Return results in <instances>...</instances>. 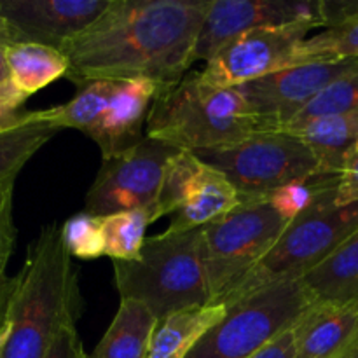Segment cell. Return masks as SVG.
Returning a JSON list of instances; mask_svg holds the SVG:
<instances>
[{
    "label": "cell",
    "instance_id": "1",
    "mask_svg": "<svg viewBox=\"0 0 358 358\" xmlns=\"http://www.w3.org/2000/svg\"><path fill=\"white\" fill-rule=\"evenodd\" d=\"M212 0H112L105 13L62 49L66 79H150L177 86L194 63V48Z\"/></svg>",
    "mask_w": 358,
    "mask_h": 358
},
{
    "label": "cell",
    "instance_id": "2",
    "mask_svg": "<svg viewBox=\"0 0 358 358\" xmlns=\"http://www.w3.org/2000/svg\"><path fill=\"white\" fill-rule=\"evenodd\" d=\"M70 259L62 227L45 226L14 276L0 358H45L59 325L70 317L79 318L83 299Z\"/></svg>",
    "mask_w": 358,
    "mask_h": 358
},
{
    "label": "cell",
    "instance_id": "3",
    "mask_svg": "<svg viewBox=\"0 0 358 358\" xmlns=\"http://www.w3.org/2000/svg\"><path fill=\"white\" fill-rule=\"evenodd\" d=\"M261 129L238 87L212 86L199 73H189L157 94L145 135L178 150L198 152L231 145Z\"/></svg>",
    "mask_w": 358,
    "mask_h": 358
},
{
    "label": "cell",
    "instance_id": "4",
    "mask_svg": "<svg viewBox=\"0 0 358 358\" xmlns=\"http://www.w3.org/2000/svg\"><path fill=\"white\" fill-rule=\"evenodd\" d=\"M201 247V229H168L147 238L135 261H112L121 299L145 304L157 320L212 304Z\"/></svg>",
    "mask_w": 358,
    "mask_h": 358
},
{
    "label": "cell",
    "instance_id": "5",
    "mask_svg": "<svg viewBox=\"0 0 358 358\" xmlns=\"http://www.w3.org/2000/svg\"><path fill=\"white\" fill-rule=\"evenodd\" d=\"M339 177H329L315 201L290 220L269 254L220 304H231L276 282L301 280L327 261L358 229V201L336 203Z\"/></svg>",
    "mask_w": 358,
    "mask_h": 358
},
{
    "label": "cell",
    "instance_id": "6",
    "mask_svg": "<svg viewBox=\"0 0 358 358\" xmlns=\"http://www.w3.org/2000/svg\"><path fill=\"white\" fill-rule=\"evenodd\" d=\"M315 304L303 280L266 285L234 303L187 358H250L292 329Z\"/></svg>",
    "mask_w": 358,
    "mask_h": 358
},
{
    "label": "cell",
    "instance_id": "7",
    "mask_svg": "<svg viewBox=\"0 0 358 358\" xmlns=\"http://www.w3.org/2000/svg\"><path fill=\"white\" fill-rule=\"evenodd\" d=\"M289 220L268 199H243L240 206L201 227L203 266L212 304L224 303L269 254Z\"/></svg>",
    "mask_w": 358,
    "mask_h": 358
},
{
    "label": "cell",
    "instance_id": "8",
    "mask_svg": "<svg viewBox=\"0 0 358 358\" xmlns=\"http://www.w3.org/2000/svg\"><path fill=\"white\" fill-rule=\"evenodd\" d=\"M194 154L226 175L241 199H268L283 185L322 175L310 147L285 129H261L231 145Z\"/></svg>",
    "mask_w": 358,
    "mask_h": 358
},
{
    "label": "cell",
    "instance_id": "9",
    "mask_svg": "<svg viewBox=\"0 0 358 358\" xmlns=\"http://www.w3.org/2000/svg\"><path fill=\"white\" fill-rule=\"evenodd\" d=\"M178 149L143 136L117 156L105 157L84 201V212L107 217L129 210H150L157 215V198L168 159Z\"/></svg>",
    "mask_w": 358,
    "mask_h": 358
},
{
    "label": "cell",
    "instance_id": "10",
    "mask_svg": "<svg viewBox=\"0 0 358 358\" xmlns=\"http://www.w3.org/2000/svg\"><path fill=\"white\" fill-rule=\"evenodd\" d=\"M310 24L262 27L231 38L206 62L201 79L212 86L240 87L297 65Z\"/></svg>",
    "mask_w": 358,
    "mask_h": 358
},
{
    "label": "cell",
    "instance_id": "11",
    "mask_svg": "<svg viewBox=\"0 0 358 358\" xmlns=\"http://www.w3.org/2000/svg\"><path fill=\"white\" fill-rule=\"evenodd\" d=\"M358 72V59H315L240 86L262 129H282L334 80Z\"/></svg>",
    "mask_w": 358,
    "mask_h": 358
},
{
    "label": "cell",
    "instance_id": "12",
    "mask_svg": "<svg viewBox=\"0 0 358 358\" xmlns=\"http://www.w3.org/2000/svg\"><path fill=\"white\" fill-rule=\"evenodd\" d=\"M324 28L322 0H212L194 48V63L208 62L226 42L262 27Z\"/></svg>",
    "mask_w": 358,
    "mask_h": 358
},
{
    "label": "cell",
    "instance_id": "13",
    "mask_svg": "<svg viewBox=\"0 0 358 358\" xmlns=\"http://www.w3.org/2000/svg\"><path fill=\"white\" fill-rule=\"evenodd\" d=\"M112 0H2L0 20L13 44L37 42L63 49L105 13Z\"/></svg>",
    "mask_w": 358,
    "mask_h": 358
},
{
    "label": "cell",
    "instance_id": "14",
    "mask_svg": "<svg viewBox=\"0 0 358 358\" xmlns=\"http://www.w3.org/2000/svg\"><path fill=\"white\" fill-rule=\"evenodd\" d=\"M161 91L159 84L150 79L112 80L110 93L90 135L103 159L140 143L145 136L143 126H147L150 107Z\"/></svg>",
    "mask_w": 358,
    "mask_h": 358
},
{
    "label": "cell",
    "instance_id": "15",
    "mask_svg": "<svg viewBox=\"0 0 358 358\" xmlns=\"http://www.w3.org/2000/svg\"><path fill=\"white\" fill-rule=\"evenodd\" d=\"M294 329L296 358H336L358 338V304L315 303Z\"/></svg>",
    "mask_w": 358,
    "mask_h": 358
},
{
    "label": "cell",
    "instance_id": "16",
    "mask_svg": "<svg viewBox=\"0 0 358 358\" xmlns=\"http://www.w3.org/2000/svg\"><path fill=\"white\" fill-rule=\"evenodd\" d=\"M243 201L240 192L215 168L203 164L187 198L171 215L170 231L201 229L233 212Z\"/></svg>",
    "mask_w": 358,
    "mask_h": 358
},
{
    "label": "cell",
    "instance_id": "17",
    "mask_svg": "<svg viewBox=\"0 0 358 358\" xmlns=\"http://www.w3.org/2000/svg\"><path fill=\"white\" fill-rule=\"evenodd\" d=\"M324 31L306 38L297 65L315 59H358V0H322Z\"/></svg>",
    "mask_w": 358,
    "mask_h": 358
},
{
    "label": "cell",
    "instance_id": "18",
    "mask_svg": "<svg viewBox=\"0 0 358 358\" xmlns=\"http://www.w3.org/2000/svg\"><path fill=\"white\" fill-rule=\"evenodd\" d=\"M226 315V304H206L161 318L154 327L147 358H187L203 336Z\"/></svg>",
    "mask_w": 358,
    "mask_h": 358
},
{
    "label": "cell",
    "instance_id": "19",
    "mask_svg": "<svg viewBox=\"0 0 358 358\" xmlns=\"http://www.w3.org/2000/svg\"><path fill=\"white\" fill-rule=\"evenodd\" d=\"M320 164L322 175L341 177L350 156L358 145V114L325 115L294 129Z\"/></svg>",
    "mask_w": 358,
    "mask_h": 358
},
{
    "label": "cell",
    "instance_id": "20",
    "mask_svg": "<svg viewBox=\"0 0 358 358\" xmlns=\"http://www.w3.org/2000/svg\"><path fill=\"white\" fill-rule=\"evenodd\" d=\"M157 318L145 304L121 299L114 320L90 358H147Z\"/></svg>",
    "mask_w": 358,
    "mask_h": 358
},
{
    "label": "cell",
    "instance_id": "21",
    "mask_svg": "<svg viewBox=\"0 0 358 358\" xmlns=\"http://www.w3.org/2000/svg\"><path fill=\"white\" fill-rule=\"evenodd\" d=\"M303 280L315 303H358V229Z\"/></svg>",
    "mask_w": 358,
    "mask_h": 358
},
{
    "label": "cell",
    "instance_id": "22",
    "mask_svg": "<svg viewBox=\"0 0 358 358\" xmlns=\"http://www.w3.org/2000/svg\"><path fill=\"white\" fill-rule=\"evenodd\" d=\"M9 80L27 96L44 90L69 72V59L62 49L37 42H17L6 51Z\"/></svg>",
    "mask_w": 358,
    "mask_h": 358
},
{
    "label": "cell",
    "instance_id": "23",
    "mask_svg": "<svg viewBox=\"0 0 358 358\" xmlns=\"http://www.w3.org/2000/svg\"><path fill=\"white\" fill-rule=\"evenodd\" d=\"M58 133L56 126L38 121L35 110L23 124L0 133V187L13 184L21 168Z\"/></svg>",
    "mask_w": 358,
    "mask_h": 358
},
{
    "label": "cell",
    "instance_id": "24",
    "mask_svg": "<svg viewBox=\"0 0 358 358\" xmlns=\"http://www.w3.org/2000/svg\"><path fill=\"white\" fill-rule=\"evenodd\" d=\"M156 220L150 210H129L101 217L105 255L112 261H135L147 240V227Z\"/></svg>",
    "mask_w": 358,
    "mask_h": 358
},
{
    "label": "cell",
    "instance_id": "25",
    "mask_svg": "<svg viewBox=\"0 0 358 358\" xmlns=\"http://www.w3.org/2000/svg\"><path fill=\"white\" fill-rule=\"evenodd\" d=\"M203 161L189 150H178L168 159L163 184L157 198V215H173L187 198L196 177L203 168Z\"/></svg>",
    "mask_w": 358,
    "mask_h": 358
},
{
    "label": "cell",
    "instance_id": "26",
    "mask_svg": "<svg viewBox=\"0 0 358 358\" xmlns=\"http://www.w3.org/2000/svg\"><path fill=\"white\" fill-rule=\"evenodd\" d=\"M345 114H358V72L334 80L282 129L299 128L313 119L325 117V115Z\"/></svg>",
    "mask_w": 358,
    "mask_h": 358
},
{
    "label": "cell",
    "instance_id": "27",
    "mask_svg": "<svg viewBox=\"0 0 358 358\" xmlns=\"http://www.w3.org/2000/svg\"><path fill=\"white\" fill-rule=\"evenodd\" d=\"M62 240L70 257L84 261L101 257L105 255L101 217L90 215L86 212L70 217L62 226Z\"/></svg>",
    "mask_w": 358,
    "mask_h": 358
},
{
    "label": "cell",
    "instance_id": "28",
    "mask_svg": "<svg viewBox=\"0 0 358 358\" xmlns=\"http://www.w3.org/2000/svg\"><path fill=\"white\" fill-rule=\"evenodd\" d=\"M329 177H338V175H320V177H315L311 180H299L283 185V187L276 189L275 192L268 196L269 205L283 219L290 222L296 217H299L315 201L318 191H320V187Z\"/></svg>",
    "mask_w": 358,
    "mask_h": 358
},
{
    "label": "cell",
    "instance_id": "29",
    "mask_svg": "<svg viewBox=\"0 0 358 358\" xmlns=\"http://www.w3.org/2000/svg\"><path fill=\"white\" fill-rule=\"evenodd\" d=\"M28 96L21 93L10 80L0 84V133L23 124L30 112L23 110Z\"/></svg>",
    "mask_w": 358,
    "mask_h": 358
},
{
    "label": "cell",
    "instance_id": "30",
    "mask_svg": "<svg viewBox=\"0 0 358 358\" xmlns=\"http://www.w3.org/2000/svg\"><path fill=\"white\" fill-rule=\"evenodd\" d=\"M13 184H6L0 187V269L6 271L7 262L14 250L16 241V227L13 220Z\"/></svg>",
    "mask_w": 358,
    "mask_h": 358
},
{
    "label": "cell",
    "instance_id": "31",
    "mask_svg": "<svg viewBox=\"0 0 358 358\" xmlns=\"http://www.w3.org/2000/svg\"><path fill=\"white\" fill-rule=\"evenodd\" d=\"M77 317H70L59 325L45 358H90L77 332Z\"/></svg>",
    "mask_w": 358,
    "mask_h": 358
},
{
    "label": "cell",
    "instance_id": "32",
    "mask_svg": "<svg viewBox=\"0 0 358 358\" xmlns=\"http://www.w3.org/2000/svg\"><path fill=\"white\" fill-rule=\"evenodd\" d=\"M355 201H358V145L339 177L338 196H336V203L339 206L352 205Z\"/></svg>",
    "mask_w": 358,
    "mask_h": 358
},
{
    "label": "cell",
    "instance_id": "33",
    "mask_svg": "<svg viewBox=\"0 0 358 358\" xmlns=\"http://www.w3.org/2000/svg\"><path fill=\"white\" fill-rule=\"evenodd\" d=\"M296 327V325H294ZM289 329L250 358H296V329Z\"/></svg>",
    "mask_w": 358,
    "mask_h": 358
},
{
    "label": "cell",
    "instance_id": "34",
    "mask_svg": "<svg viewBox=\"0 0 358 358\" xmlns=\"http://www.w3.org/2000/svg\"><path fill=\"white\" fill-rule=\"evenodd\" d=\"M13 287H14V278H7L6 271H0V331H2L3 322H6V315H7V308H9Z\"/></svg>",
    "mask_w": 358,
    "mask_h": 358
},
{
    "label": "cell",
    "instance_id": "35",
    "mask_svg": "<svg viewBox=\"0 0 358 358\" xmlns=\"http://www.w3.org/2000/svg\"><path fill=\"white\" fill-rule=\"evenodd\" d=\"M9 45H13V41H10V35L9 31H7L3 21L0 20V84L9 80V69H7L6 59V51Z\"/></svg>",
    "mask_w": 358,
    "mask_h": 358
},
{
    "label": "cell",
    "instance_id": "36",
    "mask_svg": "<svg viewBox=\"0 0 358 358\" xmlns=\"http://www.w3.org/2000/svg\"><path fill=\"white\" fill-rule=\"evenodd\" d=\"M336 358H358V338L341 353V355H338Z\"/></svg>",
    "mask_w": 358,
    "mask_h": 358
},
{
    "label": "cell",
    "instance_id": "37",
    "mask_svg": "<svg viewBox=\"0 0 358 358\" xmlns=\"http://www.w3.org/2000/svg\"><path fill=\"white\" fill-rule=\"evenodd\" d=\"M357 304H358V303H357Z\"/></svg>",
    "mask_w": 358,
    "mask_h": 358
}]
</instances>
